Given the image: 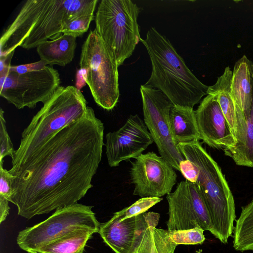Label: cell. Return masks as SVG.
<instances>
[{"instance_id":"6da1fadb","label":"cell","mask_w":253,"mask_h":253,"mask_svg":"<svg viewBox=\"0 0 253 253\" xmlns=\"http://www.w3.org/2000/svg\"><path fill=\"white\" fill-rule=\"evenodd\" d=\"M104 126L87 106L84 116L8 170L10 202L29 219L75 203L93 187L101 161Z\"/></svg>"},{"instance_id":"7a4b0ae2","label":"cell","mask_w":253,"mask_h":253,"mask_svg":"<svg viewBox=\"0 0 253 253\" xmlns=\"http://www.w3.org/2000/svg\"><path fill=\"white\" fill-rule=\"evenodd\" d=\"M97 0H28L0 39V57L18 46L30 49L62 34L74 19L94 14Z\"/></svg>"},{"instance_id":"3957f363","label":"cell","mask_w":253,"mask_h":253,"mask_svg":"<svg viewBox=\"0 0 253 253\" xmlns=\"http://www.w3.org/2000/svg\"><path fill=\"white\" fill-rule=\"evenodd\" d=\"M152 64L145 85L162 91L176 107L193 108L207 95L209 86L190 70L169 41L154 27L141 39Z\"/></svg>"},{"instance_id":"277c9868","label":"cell","mask_w":253,"mask_h":253,"mask_svg":"<svg viewBox=\"0 0 253 253\" xmlns=\"http://www.w3.org/2000/svg\"><path fill=\"white\" fill-rule=\"evenodd\" d=\"M177 146L184 159L198 167L199 174L195 184L208 210L213 236L227 244L232 236L236 216L234 197L220 168L199 141L179 143Z\"/></svg>"},{"instance_id":"5b68a950","label":"cell","mask_w":253,"mask_h":253,"mask_svg":"<svg viewBox=\"0 0 253 253\" xmlns=\"http://www.w3.org/2000/svg\"><path fill=\"white\" fill-rule=\"evenodd\" d=\"M87 107L84 95L75 86H59L22 132L12 166L23 162L59 131L82 118Z\"/></svg>"},{"instance_id":"8992f818","label":"cell","mask_w":253,"mask_h":253,"mask_svg":"<svg viewBox=\"0 0 253 253\" xmlns=\"http://www.w3.org/2000/svg\"><path fill=\"white\" fill-rule=\"evenodd\" d=\"M79 65L86 70L85 81L95 103L104 109H113L120 96L119 66L114 52L95 29L82 45Z\"/></svg>"},{"instance_id":"52a82bcc","label":"cell","mask_w":253,"mask_h":253,"mask_svg":"<svg viewBox=\"0 0 253 253\" xmlns=\"http://www.w3.org/2000/svg\"><path fill=\"white\" fill-rule=\"evenodd\" d=\"M141 8L130 0H102L95 15V29L114 52L118 66L133 53L140 41L137 18Z\"/></svg>"},{"instance_id":"ba28073f","label":"cell","mask_w":253,"mask_h":253,"mask_svg":"<svg viewBox=\"0 0 253 253\" xmlns=\"http://www.w3.org/2000/svg\"><path fill=\"white\" fill-rule=\"evenodd\" d=\"M92 208L77 203L58 209L46 220L20 231L17 244L22 250L34 253L78 229L98 233L100 223Z\"/></svg>"},{"instance_id":"9c48e42d","label":"cell","mask_w":253,"mask_h":253,"mask_svg":"<svg viewBox=\"0 0 253 253\" xmlns=\"http://www.w3.org/2000/svg\"><path fill=\"white\" fill-rule=\"evenodd\" d=\"M144 122L160 156L172 167L179 171V163L184 157L173 139L169 124V112L172 104L160 90L141 85Z\"/></svg>"},{"instance_id":"30bf717a","label":"cell","mask_w":253,"mask_h":253,"mask_svg":"<svg viewBox=\"0 0 253 253\" xmlns=\"http://www.w3.org/2000/svg\"><path fill=\"white\" fill-rule=\"evenodd\" d=\"M60 83L59 74L52 66L22 74L9 71L0 95L18 109H33L47 100Z\"/></svg>"},{"instance_id":"8fae6325","label":"cell","mask_w":253,"mask_h":253,"mask_svg":"<svg viewBox=\"0 0 253 253\" xmlns=\"http://www.w3.org/2000/svg\"><path fill=\"white\" fill-rule=\"evenodd\" d=\"M166 198L169 205L168 231L200 226L214 235L208 210L196 184L187 180L182 181Z\"/></svg>"},{"instance_id":"7c38bea8","label":"cell","mask_w":253,"mask_h":253,"mask_svg":"<svg viewBox=\"0 0 253 253\" xmlns=\"http://www.w3.org/2000/svg\"><path fill=\"white\" fill-rule=\"evenodd\" d=\"M134 159L130 169L131 181L134 185L133 195L161 198L171 192L177 174L164 159L149 152Z\"/></svg>"},{"instance_id":"4fadbf2b","label":"cell","mask_w":253,"mask_h":253,"mask_svg":"<svg viewBox=\"0 0 253 253\" xmlns=\"http://www.w3.org/2000/svg\"><path fill=\"white\" fill-rule=\"evenodd\" d=\"M160 215L149 211L124 219L114 214L100 224L98 233L104 242L115 253H134L139 248L146 230L157 227Z\"/></svg>"},{"instance_id":"5bb4252c","label":"cell","mask_w":253,"mask_h":253,"mask_svg":"<svg viewBox=\"0 0 253 253\" xmlns=\"http://www.w3.org/2000/svg\"><path fill=\"white\" fill-rule=\"evenodd\" d=\"M106 141V155L111 167L136 158L154 142L144 121L137 114L130 115L118 130L108 132Z\"/></svg>"},{"instance_id":"9a60e30c","label":"cell","mask_w":253,"mask_h":253,"mask_svg":"<svg viewBox=\"0 0 253 253\" xmlns=\"http://www.w3.org/2000/svg\"><path fill=\"white\" fill-rule=\"evenodd\" d=\"M195 113L200 139L209 146L223 151L235 146L236 139L214 95L207 94Z\"/></svg>"},{"instance_id":"2e32d148","label":"cell","mask_w":253,"mask_h":253,"mask_svg":"<svg viewBox=\"0 0 253 253\" xmlns=\"http://www.w3.org/2000/svg\"><path fill=\"white\" fill-rule=\"evenodd\" d=\"M231 87L235 105L244 115L248 114L253 99V63L246 55L234 65Z\"/></svg>"},{"instance_id":"e0dca14e","label":"cell","mask_w":253,"mask_h":253,"mask_svg":"<svg viewBox=\"0 0 253 253\" xmlns=\"http://www.w3.org/2000/svg\"><path fill=\"white\" fill-rule=\"evenodd\" d=\"M76 37L62 34L56 39L42 42L37 47L41 60L50 66H65L73 59L77 46Z\"/></svg>"},{"instance_id":"ac0fdd59","label":"cell","mask_w":253,"mask_h":253,"mask_svg":"<svg viewBox=\"0 0 253 253\" xmlns=\"http://www.w3.org/2000/svg\"><path fill=\"white\" fill-rule=\"evenodd\" d=\"M169 124L173 139L177 145L200 139L193 108L173 105L169 112Z\"/></svg>"},{"instance_id":"d6986e66","label":"cell","mask_w":253,"mask_h":253,"mask_svg":"<svg viewBox=\"0 0 253 253\" xmlns=\"http://www.w3.org/2000/svg\"><path fill=\"white\" fill-rule=\"evenodd\" d=\"M232 77V71L228 66L216 83L209 86L207 94L216 97L231 132L236 138L237 121L236 105L231 93Z\"/></svg>"},{"instance_id":"ffe728a7","label":"cell","mask_w":253,"mask_h":253,"mask_svg":"<svg viewBox=\"0 0 253 253\" xmlns=\"http://www.w3.org/2000/svg\"><path fill=\"white\" fill-rule=\"evenodd\" d=\"M233 233V247L235 250L242 252L253 250V199L242 207Z\"/></svg>"},{"instance_id":"44dd1931","label":"cell","mask_w":253,"mask_h":253,"mask_svg":"<svg viewBox=\"0 0 253 253\" xmlns=\"http://www.w3.org/2000/svg\"><path fill=\"white\" fill-rule=\"evenodd\" d=\"M95 233L89 229H78L34 253H83L87 241Z\"/></svg>"},{"instance_id":"7402d4cb","label":"cell","mask_w":253,"mask_h":253,"mask_svg":"<svg viewBox=\"0 0 253 253\" xmlns=\"http://www.w3.org/2000/svg\"><path fill=\"white\" fill-rule=\"evenodd\" d=\"M244 115L246 126L243 142L224 152L226 156L231 158L237 165L253 168V99L250 111Z\"/></svg>"},{"instance_id":"603a6c76","label":"cell","mask_w":253,"mask_h":253,"mask_svg":"<svg viewBox=\"0 0 253 253\" xmlns=\"http://www.w3.org/2000/svg\"><path fill=\"white\" fill-rule=\"evenodd\" d=\"M204 230L200 226L181 230L169 231L170 239L177 245H201L205 240Z\"/></svg>"},{"instance_id":"cb8c5ba5","label":"cell","mask_w":253,"mask_h":253,"mask_svg":"<svg viewBox=\"0 0 253 253\" xmlns=\"http://www.w3.org/2000/svg\"><path fill=\"white\" fill-rule=\"evenodd\" d=\"M177 246L170 239L168 230L154 228L149 253H174Z\"/></svg>"},{"instance_id":"d4e9b609","label":"cell","mask_w":253,"mask_h":253,"mask_svg":"<svg viewBox=\"0 0 253 253\" xmlns=\"http://www.w3.org/2000/svg\"><path fill=\"white\" fill-rule=\"evenodd\" d=\"M160 197L141 198L130 206L115 212L121 219H124L146 212L149 209L161 202Z\"/></svg>"},{"instance_id":"484cf974","label":"cell","mask_w":253,"mask_h":253,"mask_svg":"<svg viewBox=\"0 0 253 253\" xmlns=\"http://www.w3.org/2000/svg\"><path fill=\"white\" fill-rule=\"evenodd\" d=\"M94 18V14L78 17L65 25L62 34L76 38L80 37L87 32Z\"/></svg>"},{"instance_id":"4316f807","label":"cell","mask_w":253,"mask_h":253,"mask_svg":"<svg viewBox=\"0 0 253 253\" xmlns=\"http://www.w3.org/2000/svg\"><path fill=\"white\" fill-rule=\"evenodd\" d=\"M4 111L0 109V162L3 163L5 157L14 158L15 150L7 132L6 121L4 116Z\"/></svg>"},{"instance_id":"83f0119b","label":"cell","mask_w":253,"mask_h":253,"mask_svg":"<svg viewBox=\"0 0 253 253\" xmlns=\"http://www.w3.org/2000/svg\"><path fill=\"white\" fill-rule=\"evenodd\" d=\"M12 175L3 167V163L0 162V195L10 202L12 194Z\"/></svg>"},{"instance_id":"f1b7e54d","label":"cell","mask_w":253,"mask_h":253,"mask_svg":"<svg viewBox=\"0 0 253 253\" xmlns=\"http://www.w3.org/2000/svg\"><path fill=\"white\" fill-rule=\"evenodd\" d=\"M179 171L186 180L196 183L199 174L198 167L191 161L184 159L179 163Z\"/></svg>"},{"instance_id":"f546056e","label":"cell","mask_w":253,"mask_h":253,"mask_svg":"<svg viewBox=\"0 0 253 253\" xmlns=\"http://www.w3.org/2000/svg\"><path fill=\"white\" fill-rule=\"evenodd\" d=\"M47 63L42 60L29 64L17 66H10L9 71L22 74L35 71L41 70L44 69Z\"/></svg>"},{"instance_id":"4dcf8cb0","label":"cell","mask_w":253,"mask_h":253,"mask_svg":"<svg viewBox=\"0 0 253 253\" xmlns=\"http://www.w3.org/2000/svg\"><path fill=\"white\" fill-rule=\"evenodd\" d=\"M155 226H150L145 231L143 240L139 248L134 253H149Z\"/></svg>"},{"instance_id":"1f68e13d","label":"cell","mask_w":253,"mask_h":253,"mask_svg":"<svg viewBox=\"0 0 253 253\" xmlns=\"http://www.w3.org/2000/svg\"><path fill=\"white\" fill-rule=\"evenodd\" d=\"M14 51L6 56L0 57V87H1L9 72L11 66L10 63L13 56Z\"/></svg>"},{"instance_id":"d6a6232c","label":"cell","mask_w":253,"mask_h":253,"mask_svg":"<svg viewBox=\"0 0 253 253\" xmlns=\"http://www.w3.org/2000/svg\"><path fill=\"white\" fill-rule=\"evenodd\" d=\"M9 201L4 197L0 195V223H1L6 219L9 213L10 207Z\"/></svg>"},{"instance_id":"836d02e7","label":"cell","mask_w":253,"mask_h":253,"mask_svg":"<svg viewBox=\"0 0 253 253\" xmlns=\"http://www.w3.org/2000/svg\"><path fill=\"white\" fill-rule=\"evenodd\" d=\"M86 70L83 68H80L77 70L76 74V81L75 87L81 90V89L85 85Z\"/></svg>"}]
</instances>
